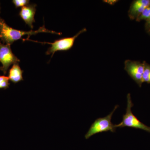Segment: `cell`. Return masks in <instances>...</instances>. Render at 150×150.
Instances as JSON below:
<instances>
[{
  "mask_svg": "<svg viewBox=\"0 0 150 150\" xmlns=\"http://www.w3.org/2000/svg\"><path fill=\"white\" fill-rule=\"evenodd\" d=\"M39 33H48L59 35L62 34L60 33L48 30L45 27L44 25L37 30L25 31L18 30L10 27L4 19L0 18V39L3 43L11 45L15 41L21 39L23 36L25 35H28L27 38H29L30 35H35Z\"/></svg>",
  "mask_w": 150,
  "mask_h": 150,
  "instance_id": "1",
  "label": "cell"
},
{
  "mask_svg": "<svg viewBox=\"0 0 150 150\" xmlns=\"http://www.w3.org/2000/svg\"><path fill=\"white\" fill-rule=\"evenodd\" d=\"M127 99V104L126 114L123 115L122 122L117 125H115V128L131 127L136 129H141L150 133V127L145 125L140 121L131 111V108L134 106V104L131 100V94H128Z\"/></svg>",
  "mask_w": 150,
  "mask_h": 150,
  "instance_id": "2",
  "label": "cell"
},
{
  "mask_svg": "<svg viewBox=\"0 0 150 150\" xmlns=\"http://www.w3.org/2000/svg\"><path fill=\"white\" fill-rule=\"evenodd\" d=\"M118 107V105H115L113 110L109 115L103 118L96 119L85 136L86 139H88L92 136L98 133L109 131L112 133L115 132L116 128L115 127V125H113L111 122V119L113 113Z\"/></svg>",
  "mask_w": 150,
  "mask_h": 150,
  "instance_id": "3",
  "label": "cell"
},
{
  "mask_svg": "<svg viewBox=\"0 0 150 150\" xmlns=\"http://www.w3.org/2000/svg\"><path fill=\"white\" fill-rule=\"evenodd\" d=\"M86 28H83L82 30L78 33L76 35L73 37L65 38H62L59 40H56L53 43H49L47 42H39V41H35L29 39V38H26L25 39H23V40H29L33 42H37L42 43V44H48L51 45V47L48 48L46 52L47 55L52 54L51 57H53L55 52L58 51H66L70 50L72 48L74 43L75 40L80 34L83 33L86 31Z\"/></svg>",
  "mask_w": 150,
  "mask_h": 150,
  "instance_id": "4",
  "label": "cell"
},
{
  "mask_svg": "<svg viewBox=\"0 0 150 150\" xmlns=\"http://www.w3.org/2000/svg\"><path fill=\"white\" fill-rule=\"evenodd\" d=\"M145 62L141 63L137 61L127 60L124 63V69L140 87H142L143 83V75L144 71Z\"/></svg>",
  "mask_w": 150,
  "mask_h": 150,
  "instance_id": "5",
  "label": "cell"
},
{
  "mask_svg": "<svg viewBox=\"0 0 150 150\" xmlns=\"http://www.w3.org/2000/svg\"><path fill=\"white\" fill-rule=\"evenodd\" d=\"M20 62L12 51L11 45L2 44L0 42V62L2 66L0 70L6 74L8 69L11 65L18 64Z\"/></svg>",
  "mask_w": 150,
  "mask_h": 150,
  "instance_id": "6",
  "label": "cell"
},
{
  "mask_svg": "<svg viewBox=\"0 0 150 150\" xmlns=\"http://www.w3.org/2000/svg\"><path fill=\"white\" fill-rule=\"evenodd\" d=\"M36 5H28L21 8L19 12L20 16L31 29L33 28V23L35 22L34 16L36 12Z\"/></svg>",
  "mask_w": 150,
  "mask_h": 150,
  "instance_id": "7",
  "label": "cell"
},
{
  "mask_svg": "<svg viewBox=\"0 0 150 150\" xmlns=\"http://www.w3.org/2000/svg\"><path fill=\"white\" fill-rule=\"evenodd\" d=\"M150 6L149 0H137L132 3L129 11V16L131 19L137 18L146 8Z\"/></svg>",
  "mask_w": 150,
  "mask_h": 150,
  "instance_id": "8",
  "label": "cell"
},
{
  "mask_svg": "<svg viewBox=\"0 0 150 150\" xmlns=\"http://www.w3.org/2000/svg\"><path fill=\"white\" fill-rule=\"evenodd\" d=\"M23 71L21 69L18 64H14L9 70L8 77L10 80L13 83H18L23 80Z\"/></svg>",
  "mask_w": 150,
  "mask_h": 150,
  "instance_id": "9",
  "label": "cell"
},
{
  "mask_svg": "<svg viewBox=\"0 0 150 150\" xmlns=\"http://www.w3.org/2000/svg\"><path fill=\"white\" fill-rule=\"evenodd\" d=\"M136 20L138 22L142 20H145L147 22L150 20V6L144 10Z\"/></svg>",
  "mask_w": 150,
  "mask_h": 150,
  "instance_id": "10",
  "label": "cell"
},
{
  "mask_svg": "<svg viewBox=\"0 0 150 150\" xmlns=\"http://www.w3.org/2000/svg\"><path fill=\"white\" fill-rule=\"evenodd\" d=\"M143 83L150 84V65L145 62L144 71L143 75Z\"/></svg>",
  "mask_w": 150,
  "mask_h": 150,
  "instance_id": "11",
  "label": "cell"
},
{
  "mask_svg": "<svg viewBox=\"0 0 150 150\" xmlns=\"http://www.w3.org/2000/svg\"><path fill=\"white\" fill-rule=\"evenodd\" d=\"M9 78L8 77L5 76H0V89H6L8 88L10 83L9 82Z\"/></svg>",
  "mask_w": 150,
  "mask_h": 150,
  "instance_id": "12",
  "label": "cell"
},
{
  "mask_svg": "<svg viewBox=\"0 0 150 150\" xmlns=\"http://www.w3.org/2000/svg\"><path fill=\"white\" fill-rule=\"evenodd\" d=\"M12 2L15 6L16 8L20 7L25 6L28 5L29 1L28 0H13Z\"/></svg>",
  "mask_w": 150,
  "mask_h": 150,
  "instance_id": "13",
  "label": "cell"
},
{
  "mask_svg": "<svg viewBox=\"0 0 150 150\" xmlns=\"http://www.w3.org/2000/svg\"><path fill=\"white\" fill-rule=\"evenodd\" d=\"M117 1H114V0H112V1H104V2H106L107 3H108L109 4L113 5L115 3H116Z\"/></svg>",
  "mask_w": 150,
  "mask_h": 150,
  "instance_id": "14",
  "label": "cell"
},
{
  "mask_svg": "<svg viewBox=\"0 0 150 150\" xmlns=\"http://www.w3.org/2000/svg\"><path fill=\"white\" fill-rule=\"evenodd\" d=\"M146 26L147 28H150V20L146 22Z\"/></svg>",
  "mask_w": 150,
  "mask_h": 150,
  "instance_id": "15",
  "label": "cell"
}]
</instances>
